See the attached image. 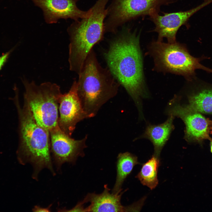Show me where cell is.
I'll return each mask as SVG.
<instances>
[{
    "label": "cell",
    "instance_id": "cell-18",
    "mask_svg": "<svg viewBox=\"0 0 212 212\" xmlns=\"http://www.w3.org/2000/svg\"><path fill=\"white\" fill-rule=\"evenodd\" d=\"M11 52V50H10L0 57V70L7 61Z\"/></svg>",
    "mask_w": 212,
    "mask_h": 212
},
{
    "label": "cell",
    "instance_id": "cell-7",
    "mask_svg": "<svg viewBox=\"0 0 212 212\" xmlns=\"http://www.w3.org/2000/svg\"><path fill=\"white\" fill-rule=\"evenodd\" d=\"M178 0H112L107 8L104 22L105 32L115 33L126 22L140 16L158 13L160 7Z\"/></svg>",
    "mask_w": 212,
    "mask_h": 212
},
{
    "label": "cell",
    "instance_id": "cell-3",
    "mask_svg": "<svg viewBox=\"0 0 212 212\" xmlns=\"http://www.w3.org/2000/svg\"><path fill=\"white\" fill-rule=\"evenodd\" d=\"M78 75L79 97L88 118L94 117L103 105L116 95L120 84L108 68L100 65L93 49Z\"/></svg>",
    "mask_w": 212,
    "mask_h": 212
},
{
    "label": "cell",
    "instance_id": "cell-13",
    "mask_svg": "<svg viewBox=\"0 0 212 212\" xmlns=\"http://www.w3.org/2000/svg\"><path fill=\"white\" fill-rule=\"evenodd\" d=\"M104 189L101 193H88L82 201L79 202L83 205L90 202V205L84 208L83 212H125L129 211L130 208L123 206L121 203V197L125 191L122 189L116 193H110V189L107 185L104 186Z\"/></svg>",
    "mask_w": 212,
    "mask_h": 212
},
{
    "label": "cell",
    "instance_id": "cell-19",
    "mask_svg": "<svg viewBox=\"0 0 212 212\" xmlns=\"http://www.w3.org/2000/svg\"><path fill=\"white\" fill-rule=\"evenodd\" d=\"M52 204L50 205L47 207L43 208L39 206H35L32 209L33 212H50V208Z\"/></svg>",
    "mask_w": 212,
    "mask_h": 212
},
{
    "label": "cell",
    "instance_id": "cell-1",
    "mask_svg": "<svg viewBox=\"0 0 212 212\" xmlns=\"http://www.w3.org/2000/svg\"><path fill=\"white\" fill-rule=\"evenodd\" d=\"M140 36L123 26L104 55L108 68L133 100L141 115L143 114L142 99L149 95L145 85Z\"/></svg>",
    "mask_w": 212,
    "mask_h": 212
},
{
    "label": "cell",
    "instance_id": "cell-4",
    "mask_svg": "<svg viewBox=\"0 0 212 212\" xmlns=\"http://www.w3.org/2000/svg\"><path fill=\"white\" fill-rule=\"evenodd\" d=\"M109 0H97L87 17L75 21L67 30L69 36L68 62L72 67L80 69L93 46L103 38L105 20Z\"/></svg>",
    "mask_w": 212,
    "mask_h": 212
},
{
    "label": "cell",
    "instance_id": "cell-2",
    "mask_svg": "<svg viewBox=\"0 0 212 212\" xmlns=\"http://www.w3.org/2000/svg\"><path fill=\"white\" fill-rule=\"evenodd\" d=\"M14 99L19 119V144L17 151L19 162L30 163L33 169L32 177L38 180V175L43 169H49L56 175L53 166L50 152L49 132L36 122L27 102L24 100L20 105L18 92Z\"/></svg>",
    "mask_w": 212,
    "mask_h": 212
},
{
    "label": "cell",
    "instance_id": "cell-8",
    "mask_svg": "<svg viewBox=\"0 0 212 212\" xmlns=\"http://www.w3.org/2000/svg\"><path fill=\"white\" fill-rule=\"evenodd\" d=\"M166 112L183 121L185 126L184 139L187 142L200 143L205 140H212L208 118L186 104H181L180 97L175 96L169 102Z\"/></svg>",
    "mask_w": 212,
    "mask_h": 212
},
{
    "label": "cell",
    "instance_id": "cell-9",
    "mask_svg": "<svg viewBox=\"0 0 212 212\" xmlns=\"http://www.w3.org/2000/svg\"><path fill=\"white\" fill-rule=\"evenodd\" d=\"M49 133L51 156L58 172H61L63 164H75L78 157L85 156L84 150L87 147V135L81 139L75 140L65 134L58 126Z\"/></svg>",
    "mask_w": 212,
    "mask_h": 212
},
{
    "label": "cell",
    "instance_id": "cell-14",
    "mask_svg": "<svg viewBox=\"0 0 212 212\" xmlns=\"http://www.w3.org/2000/svg\"><path fill=\"white\" fill-rule=\"evenodd\" d=\"M168 115L167 120L161 124H148L143 133L134 140L144 138L150 140L154 146L153 155L159 158L163 148L175 128L173 122L175 117L172 115Z\"/></svg>",
    "mask_w": 212,
    "mask_h": 212
},
{
    "label": "cell",
    "instance_id": "cell-12",
    "mask_svg": "<svg viewBox=\"0 0 212 212\" xmlns=\"http://www.w3.org/2000/svg\"><path fill=\"white\" fill-rule=\"evenodd\" d=\"M35 5L43 11L45 21L48 24L56 23L60 19L70 18L75 21L88 16L90 8L82 11L77 6L79 0H32Z\"/></svg>",
    "mask_w": 212,
    "mask_h": 212
},
{
    "label": "cell",
    "instance_id": "cell-16",
    "mask_svg": "<svg viewBox=\"0 0 212 212\" xmlns=\"http://www.w3.org/2000/svg\"><path fill=\"white\" fill-rule=\"evenodd\" d=\"M139 163L135 155L128 152L119 153L117 162V175L112 193H116L122 189V184L132 171L134 166Z\"/></svg>",
    "mask_w": 212,
    "mask_h": 212
},
{
    "label": "cell",
    "instance_id": "cell-15",
    "mask_svg": "<svg viewBox=\"0 0 212 212\" xmlns=\"http://www.w3.org/2000/svg\"><path fill=\"white\" fill-rule=\"evenodd\" d=\"M200 85L197 91L188 96L186 105L201 113L212 114V86Z\"/></svg>",
    "mask_w": 212,
    "mask_h": 212
},
{
    "label": "cell",
    "instance_id": "cell-17",
    "mask_svg": "<svg viewBox=\"0 0 212 212\" xmlns=\"http://www.w3.org/2000/svg\"><path fill=\"white\" fill-rule=\"evenodd\" d=\"M160 164L159 158L153 155L143 165L136 177L143 185L148 187L151 190L154 189L158 183L157 173Z\"/></svg>",
    "mask_w": 212,
    "mask_h": 212
},
{
    "label": "cell",
    "instance_id": "cell-20",
    "mask_svg": "<svg viewBox=\"0 0 212 212\" xmlns=\"http://www.w3.org/2000/svg\"><path fill=\"white\" fill-rule=\"evenodd\" d=\"M211 141V142H210V146L211 151L212 153V140H211V141Z\"/></svg>",
    "mask_w": 212,
    "mask_h": 212
},
{
    "label": "cell",
    "instance_id": "cell-5",
    "mask_svg": "<svg viewBox=\"0 0 212 212\" xmlns=\"http://www.w3.org/2000/svg\"><path fill=\"white\" fill-rule=\"evenodd\" d=\"M22 82L25 89L24 100L38 124L49 132L58 126V104L62 94L59 86L50 82L38 85L25 79Z\"/></svg>",
    "mask_w": 212,
    "mask_h": 212
},
{
    "label": "cell",
    "instance_id": "cell-10",
    "mask_svg": "<svg viewBox=\"0 0 212 212\" xmlns=\"http://www.w3.org/2000/svg\"><path fill=\"white\" fill-rule=\"evenodd\" d=\"M59 104L58 125L62 131L71 137L77 123L88 118L78 94L76 80L73 82L68 92L62 94Z\"/></svg>",
    "mask_w": 212,
    "mask_h": 212
},
{
    "label": "cell",
    "instance_id": "cell-11",
    "mask_svg": "<svg viewBox=\"0 0 212 212\" xmlns=\"http://www.w3.org/2000/svg\"><path fill=\"white\" fill-rule=\"evenodd\" d=\"M212 2V0H207L201 5L189 10L172 13H164L163 15L158 13L150 16V19L155 25L153 31L158 34V41H162L164 38L168 43L176 42V36L180 28L186 25L189 18L199 10Z\"/></svg>",
    "mask_w": 212,
    "mask_h": 212
},
{
    "label": "cell",
    "instance_id": "cell-6",
    "mask_svg": "<svg viewBox=\"0 0 212 212\" xmlns=\"http://www.w3.org/2000/svg\"><path fill=\"white\" fill-rule=\"evenodd\" d=\"M150 50L158 67L165 71L182 75L188 80L194 78L196 69L212 73V69L200 63L205 57H194L183 45L176 42L166 43L157 40L152 43Z\"/></svg>",
    "mask_w": 212,
    "mask_h": 212
}]
</instances>
